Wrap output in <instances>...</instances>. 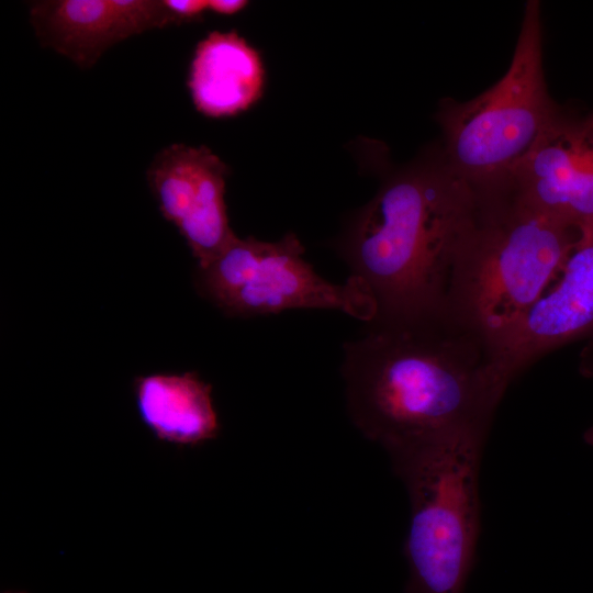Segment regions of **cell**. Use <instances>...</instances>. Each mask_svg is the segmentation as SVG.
<instances>
[{
	"label": "cell",
	"instance_id": "obj_1",
	"mask_svg": "<svg viewBox=\"0 0 593 593\" xmlns=\"http://www.w3.org/2000/svg\"><path fill=\"white\" fill-rule=\"evenodd\" d=\"M343 351L349 418L388 456L466 430H490L512 383L488 339L447 310L373 318Z\"/></svg>",
	"mask_w": 593,
	"mask_h": 593
},
{
	"label": "cell",
	"instance_id": "obj_2",
	"mask_svg": "<svg viewBox=\"0 0 593 593\" xmlns=\"http://www.w3.org/2000/svg\"><path fill=\"white\" fill-rule=\"evenodd\" d=\"M478 203V191L450 168L441 148L383 180L337 248L350 277L371 295L373 318L447 310L456 257Z\"/></svg>",
	"mask_w": 593,
	"mask_h": 593
},
{
	"label": "cell",
	"instance_id": "obj_3",
	"mask_svg": "<svg viewBox=\"0 0 593 593\" xmlns=\"http://www.w3.org/2000/svg\"><path fill=\"white\" fill-rule=\"evenodd\" d=\"M456 257L447 311L491 344L560 276L580 232L506 186L479 192Z\"/></svg>",
	"mask_w": 593,
	"mask_h": 593
},
{
	"label": "cell",
	"instance_id": "obj_4",
	"mask_svg": "<svg viewBox=\"0 0 593 593\" xmlns=\"http://www.w3.org/2000/svg\"><path fill=\"white\" fill-rule=\"evenodd\" d=\"M489 432L466 430L389 455L410 503L405 593H465L480 535L479 474Z\"/></svg>",
	"mask_w": 593,
	"mask_h": 593
},
{
	"label": "cell",
	"instance_id": "obj_5",
	"mask_svg": "<svg viewBox=\"0 0 593 593\" xmlns=\"http://www.w3.org/2000/svg\"><path fill=\"white\" fill-rule=\"evenodd\" d=\"M540 2L529 0L505 74L475 98L441 100L436 120L450 168L477 191L505 186L540 133L560 112L542 64Z\"/></svg>",
	"mask_w": 593,
	"mask_h": 593
},
{
	"label": "cell",
	"instance_id": "obj_6",
	"mask_svg": "<svg viewBox=\"0 0 593 593\" xmlns=\"http://www.w3.org/2000/svg\"><path fill=\"white\" fill-rule=\"evenodd\" d=\"M293 233L265 242L235 236L203 267H197L199 293L224 314L237 317L287 310H338L365 323L376 315L374 302L356 278L333 283L304 258Z\"/></svg>",
	"mask_w": 593,
	"mask_h": 593
},
{
	"label": "cell",
	"instance_id": "obj_7",
	"mask_svg": "<svg viewBox=\"0 0 593 593\" xmlns=\"http://www.w3.org/2000/svg\"><path fill=\"white\" fill-rule=\"evenodd\" d=\"M228 168L210 148L171 144L147 169L158 209L184 238L198 267L216 257L236 236L225 202Z\"/></svg>",
	"mask_w": 593,
	"mask_h": 593
},
{
	"label": "cell",
	"instance_id": "obj_8",
	"mask_svg": "<svg viewBox=\"0 0 593 593\" xmlns=\"http://www.w3.org/2000/svg\"><path fill=\"white\" fill-rule=\"evenodd\" d=\"M505 186L579 232L592 227L593 113L574 118L560 110Z\"/></svg>",
	"mask_w": 593,
	"mask_h": 593
},
{
	"label": "cell",
	"instance_id": "obj_9",
	"mask_svg": "<svg viewBox=\"0 0 593 593\" xmlns=\"http://www.w3.org/2000/svg\"><path fill=\"white\" fill-rule=\"evenodd\" d=\"M582 339L593 342V226L580 232L558 279L490 345L512 382L541 356Z\"/></svg>",
	"mask_w": 593,
	"mask_h": 593
},
{
	"label": "cell",
	"instance_id": "obj_10",
	"mask_svg": "<svg viewBox=\"0 0 593 593\" xmlns=\"http://www.w3.org/2000/svg\"><path fill=\"white\" fill-rule=\"evenodd\" d=\"M42 46L92 67L110 47L133 35L177 24L163 0H43L30 5Z\"/></svg>",
	"mask_w": 593,
	"mask_h": 593
},
{
	"label": "cell",
	"instance_id": "obj_11",
	"mask_svg": "<svg viewBox=\"0 0 593 593\" xmlns=\"http://www.w3.org/2000/svg\"><path fill=\"white\" fill-rule=\"evenodd\" d=\"M264 85L259 53L235 31H213L198 43L187 86L203 115L220 119L248 110L260 99Z\"/></svg>",
	"mask_w": 593,
	"mask_h": 593
},
{
	"label": "cell",
	"instance_id": "obj_12",
	"mask_svg": "<svg viewBox=\"0 0 593 593\" xmlns=\"http://www.w3.org/2000/svg\"><path fill=\"white\" fill-rule=\"evenodd\" d=\"M132 388L139 417L158 440L194 447L219 436L212 385L197 372L137 376Z\"/></svg>",
	"mask_w": 593,
	"mask_h": 593
},
{
	"label": "cell",
	"instance_id": "obj_13",
	"mask_svg": "<svg viewBox=\"0 0 593 593\" xmlns=\"http://www.w3.org/2000/svg\"><path fill=\"white\" fill-rule=\"evenodd\" d=\"M177 24L199 20L209 9L208 0H163Z\"/></svg>",
	"mask_w": 593,
	"mask_h": 593
},
{
	"label": "cell",
	"instance_id": "obj_14",
	"mask_svg": "<svg viewBox=\"0 0 593 593\" xmlns=\"http://www.w3.org/2000/svg\"><path fill=\"white\" fill-rule=\"evenodd\" d=\"M580 372L583 377L593 379V342H588L580 355ZM584 441L593 446V426L583 435Z\"/></svg>",
	"mask_w": 593,
	"mask_h": 593
},
{
	"label": "cell",
	"instance_id": "obj_15",
	"mask_svg": "<svg viewBox=\"0 0 593 593\" xmlns=\"http://www.w3.org/2000/svg\"><path fill=\"white\" fill-rule=\"evenodd\" d=\"M209 10L221 15H233L242 11L248 1L245 0H208Z\"/></svg>",
	"mask_w": 593,
	"mask_h": 593
}]
</instances>
